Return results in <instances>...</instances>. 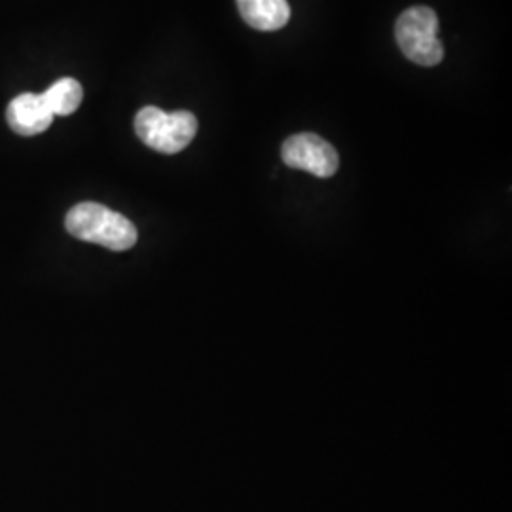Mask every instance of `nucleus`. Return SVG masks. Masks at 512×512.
I'll use <instances>...</instances> for the list:
<instances>
[{"label":"nucleus","instance_id":"obj_1","mask_svg":"<svg viewBox=\"0 0 512 512\" xmlns=\"http://www.w3.org/2000/svg\"><path fill=\"white\" fill-rule=\"evenodd\" d=\"M65 228L74 238L110 251H128L137 243V228L133 222L101 203L74 205L65 217Z\"/></svg>","mask_w":512,"mask_h":512},{"label":"nucleus","instance_id":"obj_2","mask_svg":"<svg viewBox=\"0 0 512 512\" xmlns=\"http://www.w3.org/2000/svg\"><path fill=\"white\" fill-rule=\"evenodd\" d=\"M135 133L148 148L177 154L196 137L198 118L188 110L164 112L158 107H145L135 116Z\"/></svg>","mask_w":512,"mask_h":512},{"label":"nucleus","instance_id":"obj_3","mask_svg":"<svg viewBox=\"0 0 512 512\" xmlns=\"http://www.w3.org/2000/svg\"><path fill=\"white\" fill-rule=\"evenodd\" d=\"M397 44L412 63L421 67L439 65L444 46L439 38V16L427 6L404 10L395 25Z\"/></svg>","mask_w":512,"mask_h":512},{"label":"nucleus","instance_id":"obj_4","mask_svg":"<svg viewBox=\"0 0 512 512\" xmlns=\"http://www.w3.org/2000/svg\"><path fill=\"white\" fill-rule=\"evenodd\" d=\"M281 158L285 165L308 171L321 179L332 177L340 165L336 148L315 133H298L289 137L281 148Z\"/></svg>","mask_w":512,"mask_h":512},{"label":"nucleus","instance_id":"obj_5","mask_svg":"<svg viewBox=\"0 0 512 512\" xmlns=\"http://www.w3.org/2000/svg\"><path fill=\"white\" fill-rule=\"evenodd\" d=\"M8 126L21 137H33L52 126L54 114L48 109L42 93H21L6 110Z\"/></svg>","mask_w":512,"mask_h":512},{"label":"nucleus","instance_id":"obj_6","mask_svg":"<svg viewBox=\"0 0 512 512\" xmlns=\"http://www.w3.org/2000/svg\"><path fill=\"white\" fill-rule=\"evenodd\" d=\"M239 14L256 31L283 29L291 19L287 0H236Z\"/></svg>","mask_w":512,"mask_h":512},{"label":"nucleus","instance_id":"obj_7","mask_svg":"<svg viewBox=\"0 0 512 512\" xmlns=\"http://www.w3.org/2000/svg\"><path fill=\"white\" fill-rule=\"evenodd\" d=\"M42 97L54 116H69L80 107L84 99V90L78 80L61 78L42 93Z\"/></svg>","mask_w":512,"mask_h":512}]
</instances>
